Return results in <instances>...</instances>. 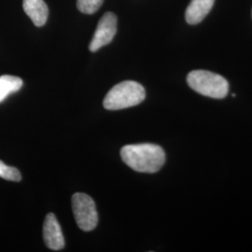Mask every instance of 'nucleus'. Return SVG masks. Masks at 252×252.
Returning <instances> with one entry per match:
<instances>
[{
    "label": "nucleus",
    "mask_w": 252,
    "mask_h": 252,
    "mask_svg": "<svg viewBox=\"0 0 252 252\" xmlns=\"http://www.w3.org/2000/svg\"><path fill=\"white\" fill-rule=\"evenodd\" d=\"M23 86V81L19 77L11 75L0 76V103L9 94L18 92Z\"/></svg>",
    "instance_id": "nucleus-9"
},
{
    "label": "nucleus",
    "mask_w": 252,
    "mask_h": 252,
    "mask_svg": "<svg viewBox=\"0 0 252 252\" xmlns=\"http://www.w3.org/2000/svg\"><path fill=\"white\" fill-rule=\"evenodd\" d=\"M74 217L79 228L84 232L93 231L98 223V214L94 200L88 194L77 192L72 196Z\"/></svg>",
    "instance_id": "nucleus-4"
},
{
    "label": "nucleus",
    "mask_w": 252,
    "mask_h": 252,
    "mask_svg": "<svg viewBox=\"0 0 252 252\" xmlns=\"http://www.w3.org/2000/svg\"><path fill=\"white\" fill-rule=\"evenodd\" d=\"M0 178L9 181H20L22 180L21 173L17 168L9 166L0 161Z\"/></svg>",
    "instance_id": "nucleus-11"
},
{
    "label": "nucleus",
    "mask_w": 252,
    "mask_h": 252,
    "mask_svg": "<svg viewBox=\"0 0 252 252\" xmlns=\"http://www.w3.org/2000/svg\"><path fill=\"white\" fill-rule=\"evenodd\" d=\"M24 10L36 27L45 25L49 15V9L43 0H24Z\"/></svg>",
    "instance_id": "nucleus-8"
},
{
    "label": "nucleus",
    "mask_w": 252,
    "mask_h": 252,
    "mask_svg": "<svg viewBox=\"0 0 252 252\" xmlns=\"http://www.w3.org/2000/svg\"><path fill=\"white\" fill-rule=\"evenodd\" d=\"M146 97L144 87L133 81H126L116 84L108 92L104 99V108L108 110H119L135 107Z\"/></svg>",
    "instance_id": "nucleus-2"
},
{
    "label": "nucleus",
    "mask_w": 252,
    "mask_h": 252,
    "mask_svg": "<svg viewBox=\"0 0 252 252\" xmlns=\"http://www.w3.org/2000/svg\"><path fill=\"white\" fill-rule=\"evenodd\" d=\"M103 2L104 0H78L77 7L82 13L93 14L99 9Z\"/></svg>",
    "instance_id": "nucleus-10"
},
{
    "label": "nucleus",
    "mask_w": 252,
    "mask_h": 252,
    "mask_svg": "<svg viewBox=\"0 0 252 252\" xmlns=\"http://www.w3.org/2000/svg\"><path fill=\"white\" fill-rule=\"evenodd\" d=\"M215 0H191L185 12V18L189 25L201 23L212 9Z\"/></svg>",
    "instance_id": "nucleus-7"
},
{
    "label": "nucleus",
    "mask_w": 252,
    "mask_h": 252,
    "mask_svg": "<svg viewBox=\"0 0 252 252\" xmlns=\"http://www.w3.org/2000/svg\"><path fill=\"white\" fill-rule=\"evenodd\" d=\"M122 160L133 170L140 173H155L165 162L162 147L151 143L126 145L121 150Z\"/></svg>",
    "instance_id": "nucleus-1"
},
{
    "label": "nucleus",
    "mask_w": 252,
    "mask_h": 252,
    "mask_svg": "<svg viewBox=\"0 0 252 252\" xmlns=\"http://www.w3.org/2000/svg\"><path fill=\"white\" fill-rule=\"evenodd\" d=\"M117 32V17L113 12H106L96 27L93 39L89 45V50L94 53L102 47L111 42Z\"/></svg>",
    "instance_id": "nucleus-5"
},
{
    "label": "nucleus",
    "mask_w": 252,
    "mask_h": 252,
    "mask_svg": "<svg viewBox=\"0 0 252 252\" xmlns=\"http://www.w3.org/2000/svg\"><path fill=\"white\" fill-rule=\"evenodd\" d=\"M43 238L46 246L52 251H60L64 247V238L56 217L49 213L43 224Z\"/></svg>",
    "instance_id": "nucleus-6"
},
{
    "label": "nucleus",
    "mask_w": 252,
    "mask_h": 252,
    "mask_svg": "<svg viewBox=\"0 0 252 252\" xmlns=\"http://www.w3.org/2000/svg\"><path fill=\"white\" fill-rule=\"evenodd\" d=\"M192 90L207 97L222 99L229 93V83L222 76L207 70H193L187 76Z\"/></svg>",
    "instance_id": "nucleus-3"
}]
</instances>
